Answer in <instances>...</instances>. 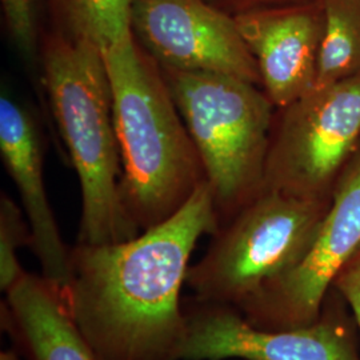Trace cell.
Wrapping results in <instances>:
<instances>
[{"label":"cell","instance_id":"obj_1","mask_svg":"<svg viewBox=\"0 0 360 360\" xmlns=\"http://www.w3.org/2000/svg\"><path fill=\"white\" fill-rule=\"evenodd\" d=\"M219 227L206 180L175 215L129 240L71 247L62 295L96 359L179 360L187 333L181 288L196 243Z\"/></svg>","mask_w":360,"mask_h":360},{"label":"cell","instance_id":"obj_2","mask_svg":"<svg viewBox=\"0 0 360 360\" xmlns=\"http://www.w3.org/2000/svg\"><path fill=\"white\" fill-rule=\"evenodd\" d=\"M122 162L120 193L139 231L166 221L206 181L160 65L135 37L103 52Z\"/></svg>","mask_w":360,"mask_h":360},{"label":"cell","instance_id":"obj_3","mask_svg":"<svg viewBox=\"0 0 360 360\" xmlns=\"http://www.w3.org/2000/svg\"><path fill=\"white\" fill-rule=\"evenodd\" d=\"M41 83L77 171L82 214L77 243L111 245L141 231L122 200V162L103 52L56 32L40 50Z\"/></svg>","mask_w":360,"mask_h":360},{"label":"cell","instance_id":"obj_4","mask_svg":"<svg viewBox=\"0 0 360 360\" xmlns=\"http://www.w3.org/2000/svg\"><path fill=\"white\" fill-rule=\"evenodd\" d=\"M214 195L220 226L264 188L275 105L240 77L160 67Z\"/></svg>","mask_w":360,"mask_h":360},{"label":"cell","instance_id":"obj_5","mask_svg":"<svg viewBox=\"0 0 360 360\" xmlns=\"http://www.w3.org/2000/svg\"><path fill=\"white\" fill-rule=\"evenodd\" d=\"M330 202L263 190L211 235L191 264L186 285L193 299L240 309L304 257Z\"/></svg>","mask_w":360,"mask_h":360},{"label":"cell","instance_id":"obj_6","mask_svg":"<svg viewBox=\"0 0 360 360\" xmlns=\"http://www.w3.org/2000/svg\"><path fill=\"white\" fill-rule=\"evenodd\" d=\"M359 146L360 77L314 87L275 111L263 190L331 199Z\"/></svg>","mask_w":360,"mask_h":360},{"label":"cell","instance_id":"obj_7","mask_svg":"<svg viewBox=\"0 0 360 360\" xmlns=\"http://www.w3.org/2000/svg\"><path fill=\"white\" fill-rule=\"evenodd\" d=\"M360 251V146L336 181L330 207L307 254L239 309L259 328L283 330L318 322L336 276Z\"/></svg>","mask_w":360,"mask_h":360},{"label":"cell","instance_id":"obj_8","mask_svg":"<svg viewBox=\"0 0 360 360\" xmlns=\"http://www.w3.org/2000/svg\"><path fill=\"white\" fill-rule=\"evenodd\" d=\"M131 23L160 67L231 75L262 87L235 18L207 0H134Z\"/></svg>","mask_w":360,"mask_h":360},{"label":"cell","instance_id":"obj_9","mask_svg":"<svg viewBox=\"0 0 360 360\" xmlns=\"http://www.w3.org/2000/svg\"><path fill=\"white\" fill-rule=\"evenodd\" d=\"M179 360H358L349 340L326 322L266 330L231 306L193 299Z\"/></svg>","mask_w":360,"mask_h":360},{"label":"cell","instance_id":"obj_10","mask_svg":"<svg viewBox=\"0 0 360 360\" xmlns=\"http://www.w3.org/2000/svg\"><path fill=\"white\" fill-rule=\"evenodd\" d=\"M257 62L262 89L283 108L314 89L324 37L322 0L233 16Z\"/></svg>","mask_w":360,"mask_h":360},{"label":"cell","instance_id":"obj_11","mask_svg":"<svg viewBox=\"0 0 360 360\" xmlns=\"http://www.w3.org/2000/svg\"><path fill=\"white\" fill-rule=\"evenodd\" d=\"M0 154L20 195L41 274L63 294L71 282V248L65 245L46 193L38 126L27 108L6 94L0 98Z\"/></svg>","mask_w":360,"mask_h":360},{"label":"cell","instance_id":"obj_12","mask_svg":"<svg viewBox=\"0 0 360 360\" xmlns=\"http://www.w3.org/2000/svg\"><path fill=\"white\" fill-rule=\"evenodd\" d=\"M1 322L30 360H98L71 319L62 291L43 274L27 272L6 294Z\"/></svg>","mask_w":360,"mask_h":360},{"label":"cell","instance_id":"obj_13","mask_svg":"<svg viewBox=\"0 0 360 360\" xmlns=\"http://www.w3.org/2000/svg\"><path fill=\"white\" fill-rule=\"evenodd\" d=\"M324 37L314 87L360 77V0H322Z\"/></svg>","mask_w":360,"mask_h":360},{"label":"cell","instance_id":"obj_14","mask_svg":"<svg viewBox=\"0 0 360 360\" xmlns=\"http://www.w3.org/2000/svg\"><path fill=\"white\" fill-rule=\"evenodd\" d=\"M70 38L87 41L104 52L134 37V0H56Z\"/></svg>","mask_w":360,"mask_h":360},{"label":"cell","instance_id":"obj_15","mask_svg":"<svg viewBox=\"0 0 360 360\" xmlns=\"http://www.w3.org/2000/svg\"><path fill=\"white\" fill-rule=\"evenodd\" d=\"M32 233L23 211L7 193L0 198V288L8 292L28 271L23 269L19 250L31 247Z\"/></svg>","mask_w":360,"mask_h":360},{"label":"cell","instance_id":"obj_16","mask_svg":"<svg viewBox=\"0 0 360 360\" xmlns=\"http://www.w3.org/2000/svg\"><path fill=\"white\" fill-rule=\"evenodd\" d=\"M1 4L15 44L28 60L34 59L37 51L34 0H1Z\"/></svg>","mask_w":360,"mask_h":360},{"label":"cell","instance_id":"obj_17","mask_svg":"<svg viewBox=\"0 0 360 360\" xmlns=\"http://www.w3.org/2000/svg\"><path fill=\"white\" fill-rule=\"evenodd\" d=\"M334 284L351 306L360 330V251L339 272Z\"/></svg>","mask_w":360,"mask_h":360},{"label":"cell","instance_id":"obj_18","mask_svg":"<svg viewBox=\"0 0 360 360\" xmlns=\"http://www.w3.org/2000/svg\"><path fill=\"white\" fill-rule=\"evenodd\" d=\"M307 1L312 0H217L215 7H218L219 10L224 13H230L231 16H236L255 10L300 4Z\"/></svg>","mask_w":360,"mask_h":360},{"label":"cell","instance_id":"obj_19","mask_svg":"<svg viewBox=\"0 0 360 360\" xmlns=\"http://www.w3.org/2000/svg\"><path fill=\"white\" fill-rule=\"evenodd\" d=\"M0 360H23L13 349H4L0 352Z\"/></svg>","mask_w":360,"mask_h":360}]
</instances>
